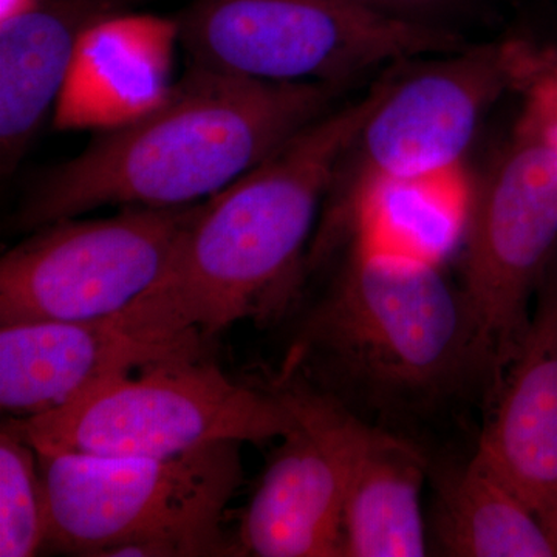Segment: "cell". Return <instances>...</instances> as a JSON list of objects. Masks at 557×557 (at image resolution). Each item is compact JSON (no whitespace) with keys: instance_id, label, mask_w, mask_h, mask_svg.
I'll list each match as a JSON object with an SVG mask.
<instances>
[{"instance_id":"1","label":"cell","mask_w":557,"mask_h":557,"mask_svg":"<svg viewBox=\"0 0 557 557\" xmlns=\"http://www.w3.org/2000/svg\"><path fill=\"white\" fill-rule=\"evenodd\" d=\"M341 89L190 65L149 109L39 180L14 215L35 231L102 207H183L255 170L330 112Z\"/></svg>"},{"instance_id":"2","label":"cell","mask_w":557,"mask_h":557,"mask_svg":"<svg viewBox=\"0 0 557 557\" xmlns=\"http://www.w3.org/2000/svg\"><path fill=\"white\" fill-rule=\"evenodd\" d=\"M394 76L201 201L166 270L135 300L139 309L164 327L211 341L276 306L298 276L336 164Z\"/></svg>"},{"instance_id":"3","label":"cell","mask_w":557,"mask_h":557,"mask_svg":"<svg viewBox=\"0 0 557 557\" xmlns=\"http://www.w3.org/2000/svg\"><path fill=\"white\" fill-rule=\"evenodd\" d=\"M346 265L307 322L285 373L318 362L373 408L409 412L490 375L474 319L437 255L376 214L358 219Z\"/></svg>"},{"instance_id":"4","label":"cell","mask_w":557,"mask_h":557,"mask_svg":"<svg viewBox=\"0 0 557 557\" xmlns=\"http://www.w3.org/2000/svg\"><path fill=\"white\" fill-rule=\"evenodd\" d=\"M170 458L38 454L46 548L75 556H231L223 515L244 483L240 446Z\"/></svg>"},{"instance_id":"5","label":"cell","mask_w":557,"mask_h":557,"mask_svg":"<svg viewBox=\"0 0 557 557\" xmlns=\"http://www.w3.org/2000/svg\"><path fill=\"white\" fill-rule=\"evenodd\" d=\"M295 423L281 384L258 391L194 358L104 381L61 408L3 424L38 454L170 458L218 443L282 438Z\"/></svg>"},{"instance_id":"6","label":"cell","mask_w":557,"mask_h":557,"mask_svg":"<svg viewBox=\"0 0 557 557\" xmlns=\"http://www.w3.org/2000/svg\"><path fill=\"white\" fill-rule=\"evenodd\" d=\"M190 65L267 83L348 79L468 46L424 22L350 0H193L174 22Z\"/></svg>"},{"instance_id":"7","label":"cell","mask_w":557,"mask_h":557,"mask_svg":"<svg viewBox=\"0 0 557 557\" xmlns=\"http://www.w3.org/2000/svg\"><path fill=\"white\" fill-rule=\"evenodd\" d=\"M518 49L519 38L467 46L413 73H395L336 164L311 258L350 236L358 208L373 190L465 166L483 116L515 91Z\"/></svg>"},{"instance_id":"8","label":"cell","mask_w":557,"mask_h":557,"mask_svg":"<svg viewBox=\"0 0 557 557\" xmlns=\"http://www.w3.org/2000/svg\"><path fill=\"white\" fill-rule=\"evenodd\" d=\"M201 201L33 231L0 260V325L112 317L159 281Z\"/></svg>"},{"instance_id":"9","label":"cell","mask_w":557,"mask_h":557,"mask_svg":"<svg viewBox=\"0 0 557 557\" xmlns=\"http://www.w3.org/2000/svg\"><path fill=\"white\" fill-rule=\"evenodd\" d=\"M463 239L461 293L494 391L525 335L539 284L557 252V161L525 121H516L474 189Z\"/></svg>"},{"instance_id":"10","label":"cell","mask_w":557,"mask_h":557,"mask_svg":"<svg viewBox=\"0 0 557 557\" xmlns=\"http://www.w3.org/2000/svg\"><path fill=\"white\" fill-rule=\"evenodd\" d=\"M296 423L242 520L239 555L341 557L344 507L375 428L338 399L281 381Z\"/></svg>"},{"instance_id":"11","label":"cell","mask_w":557,"mask_h":557,"mask_svg":"<svg viewBox=\"0 0 557 557\" xmlns=\"http://www.w3.org/2000/svg\"><path fill=\"white\" fill-rule=\"evenodd\" d=\"M0 406L35 417L104 381L178 359L205 358L208 339L157 324L135 304L112 317L0 325Z\"/></svg>"},{"instance_id":"12","label":"cell","mask_w":557,"mask_h":557,"mask_svg":"<svg viewBox=\"0 0 557 557\" xmlns=\"http://www.w3.org/2000/svg\"><path fill=\"white\" fill-rule=\"evenodd\" d=\"M475 454L541 511L557 497V252L515 357L493 391Z\"/></svg>"},{"instance_id":"13","label":"cell","mask_w":557,"mask_h":557,"mask_svg":"<svg viewBox=\"0 0 557 557\" xmlns=\"http://www.w3.org/2000/svg\"><path fill=\"white\" fill-rule=\"evenodd\" d=\"M143 0H35L0 21V168L10 178L57 100L81 42Z\"/></svg>"},{"instance_id":"14","label":"cell","mask_w":557,"mask_h":557,"mask_svg":"<svg viewBox=\"0 0 557 557\" xmlns=\"http://www.w3.org/2000/svg\"><path fill=\"white\" fill-rule=\"evenodd\" d=\"M426 478L429 460L417 446L375 428L348 490L341 557L426 556Z\"/></svg>"},{"instance_id":"15","label":"cell","mask_w":557,"mask_h":557,"mask_svg":"<svg viewBox=\"0 0 557 557\" xmlns=\"http://www.w3.org/2000/svg\"><path fill=\"white\" fill-rule=\"evenodd\" d=\"M435 542L456 557H557L534 509L474 453L431 469Z\"/></svg>"},{"instance_id":"16","label":"cell","mask_w":557,"mask_h":557,"mask_svg":"<svg viewBox=\"0 0 557 557\" xmlns=\"http://www.w3.org/2000/svg\"><path fill=\"white\" fill-rule=\"evenodd\" d=\"M49 504L38 453L3 424L0 432V556L32 557L46 548Z\"/></svg>"},{"instance_id":"17","label":"cell","mask_w":557,"mask_h":557,"mask_svg":"<svg viewBox=\"0 0 557 557\" xmlns=\"http://www.w3.org/2000/svg\"><path fill=\"white\" fill-rule=\"evenodd\" d=\"M515 91L525 121L557 161V47L519 38Z\"/></svg>"},{"instance_id":"18","label":"cell","mask_w":557,"mask_h":557,"mask_svg":"<svg viewBox=\"0 0 557 557\" xmlns=\"http://www.w3.org/2000/svg\"><path fill=\"white\" fill-rule=\"evenodd\" d=\"M350 2L376 11V13L398 17V20L431 24L428 16L434 14L435 11L445 9L456 0H350Z\"/></svg>"},{"instance_id":"19","label":"cell","mask_w":557,"mask_h":557,"mask_svg":"<svg viewBox=\"0 0 557 557\" xmlns=\"http://www.w3.org/2000/svg\"><path fill=\"white\" fill-rule=\"evenodd\" d=\"M539 522L544 527L545 533L549 541H552L553 547L557 553V497L547 507L542 508L541 511L536 512Z\"/></svg>"},{"instance_id":"20","label":"cell","mask_w":557,"mask_h":557,"mask_svg":"<svg viewBox=\"0 0 557 557\" xmlns=\"http://www.w3.org/2000/svg\"><path fill=\"white\" fill-rule=\"evenodd\" d=\"M35 0H2V9H0V21L9 20L14 14L27 10Z\"/></svg>"}]
</instances>
